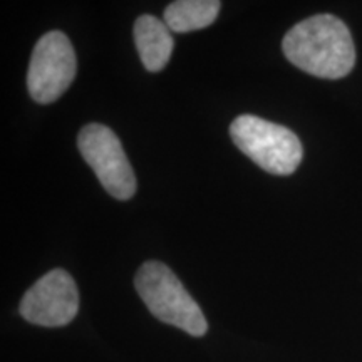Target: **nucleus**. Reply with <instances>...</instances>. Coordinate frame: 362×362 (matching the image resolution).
Wrapping results in <instances>:
<instances>
[{
    "instance_id": "obj_3",
    "label": "nucleus",
    "mask_w": 362,
    "mask_h": 362,
    "mask_svg": "<svg viewBox=\"0 0 362 362\" xmlns=\"http://www.w3.org/2000/svg\"><path fill=\"white\" fill-rule=\"evenodd\" d=\"M230 134L243 155L272 175H292L304 158V148L293 131L262 117H235Z\"/></svg>"
},
{
    "instance_id": "obj_2",
    "label": "nucleus",
    "mask_w": 362,
    "mask_h": 362,
    "mask_svg": "<svg viewBox=\"0 0 362 362\" xmlns=\"http://www.w3.org/2000/svg\"><path fill=\"white\" fill-rule=\"evenodd\" d=\"M134 287L148 310L161 322L175 325L189 336H205V314L168 265L156 260L143 264L134 277Z\"/></svg>"
},
{
    "instance_id": "obj_8",
    "label": "nucleus",
    "mask_w": 362,
    "mask_h": 362,
    "mask_svg": "<svg viewBox=\"0 0 362 362\" xmlns=\"http://www.w3.org/2000/svg\"><path fill=\"white\" fill-rule=\"evenodd\" d=\"M218 0H178L165 11V24L171 33H192L211 25L218 17Z\"/></svg>"
},
{
    "instance_id": "obj_1",
    "label": "nucleus",
    "mask_w": 362,
    "mask_h": 362,
    "mask_svg": "<svg viewBox=\"0 0 362 362\" xmlns=\"http://www.w3.org/2000/svg\"><path fill=\"white\" fill-rule=\"evenodd\" d=\"M285 57L307 74L322 79H341L356 64L352 35L341 19L320 13L298 22L285 34Z\"/></svg>"
},
{
    "instance_id": "obj_5",
    "label": "nucleus",
    "mask_w": 362,
    "mask_h": 362,
    "mask_svg": "<svg viewBox=\"0 0 362 362\" xmlns=\"http://www.w3.org/2000/svg\"><path fill=\"white\" fill-rule=\"evenodd\" d=\"M78 148L107 193L129 200L136 193V176L119 138L107 126L90 123L78 134Z\"/></svg>"
},
{
    "instance_id": "obj_4",
    "label": "nucleus",
    "mask_w": 362,
    "mask_h": 362,
    "mask_svg": "<svg viewBox=\"0 0 362 362\" xmlns=\"http://www.w3.org/2000/svg\"><path fill=\"white\" fill-rule=\"evenodd\" d=\"M76 52L61 30L44 34L35 44L27 72V89L39 104L57 101L76 78Z\"/></svg>"
},
{
    "instance_id": "obj_6",
    "label": "nucleus",
    "mask_w": 362,
    "mask_h": 362,
    "mask_svg": "<svg viewBox=\"0 0 362 362\" xmlns=\"http://www.w3.org/2000/svg\"><path fill=\"white\" fill-rule=\"evenodd\" d=\"M19 310L30 324L42 327L67 325L79 310V292L74 279L62 269L51 270L24 293Z\"/></svg>"
},
{
    "instance_id": "obj_7",
    "label": "nucleus",
    "mask_w": 362,
    "mask_h": 362,
    "mask_svg": "<svg viewBox=\"0 0 362 362\" xmlns=\"http://www.w3.org/2000/svg\"><path fill=\"white\" fill-rule=\"evenodd\" d=\"M134 42L144 69L158 72L170 62L173 37L165 22L153 16H141L134 22Z\"/></svg>"
}]
</instances>
